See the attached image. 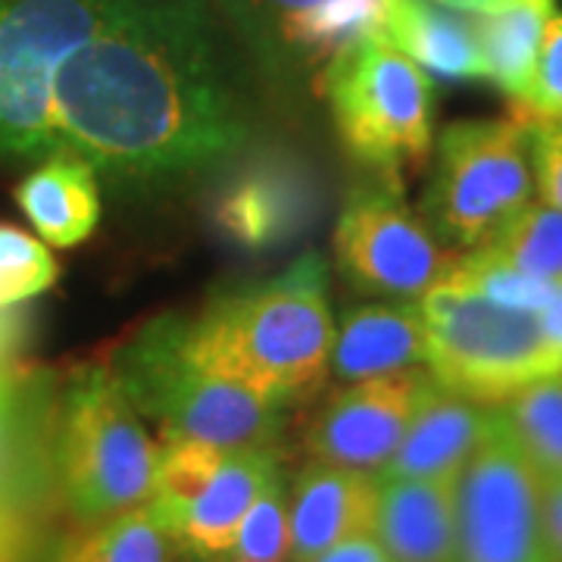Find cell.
<instances>
[{
    "mask_svg": "<svg viewBox=\"0 0 562 562\" xmlns=\"http://www.w3.org/2000/svg\"><path fill=\"white\" fill-rule=\"evenodd\" d=\"M372 535L391 562H457V479H379Z\"/></svg>",
    "mask_w": 562,
    "mask_h": 562,
    "instance_id": "17",
    "label": "cell"
},
{
    "mask_svg": "<svg viewBox=\"0 0 562 562\" xmlns=\"http://www.w3.org/2000/svg\"><path fill=\"white\" fill-rule=\"evenodd\" d=\"M428 335L419 301H382L350 306L335 328L328 369L353 384L425 366Z\"/></svg>",
    "mask_w": 562,
    "mask_h": 562,
    "instance_id": "16",
    "label": "cell"
},
{
    "mask_svg": "<svg viewBox=\"0 0 562 562\" xmlns=\"http://www.w3.org/2000/svg\"><path fill=\"white\" fill-rule=\"evenodd\" d=\"M557 10V0H516L497 13L472 16L487 81H494L516 106L528 101L543 29Z\"/></svg>",
    "mask_w": 562,
    "mask_h": 562,
    "instance_id": "22",
    "label": "cell"
},
{
    "mask_svg": "<svg viewBox=\"0 0 562 562\" xmlns=\"http://www.w3.org/2000/svg\"><path fill=\"white\" fill-rule=\"evenodd\" d=\"M525 122H528V140H531V169H535L538 198L562 210V120L525 116Z\"/></svg>",
    "mask_w": 562,
    "mask_h": 562,
    "instance_id": "30",
    "label": "cell"
},
{
    "mask_svg": "<svg viewBox=\"0 0 562 562\" xmlns=\"http://www.w3.org/2000/svg\"><path fill=\"white\" fill-rule=\"evenodd\" d=\"M166 441H203L220 450L272 447L281 431V406L241 384L225 382L194 362L184 347V319L162 316L147 325L110 366Z\"/></svg>",
    "mask_w": 562,
    "mask_h": 562,
    "instance_id": "4",
    "label": "cell"
},
{
    "mask_svg": "<svg viewBox=\"0 0 562 562\" xmlns=\"http://www.w3.org/2000/svg\"><path fill=\"white\" fill-rule=\"evenodd\" d=\"M379 35L428 76L443 81H487L472 16L435 0H387Z\"/></svg>",
    "mask_w": 562,
    "mask_h": 562,
    "instance_id": "19",
    "label": "cell"
},
{
    "mask_svg": "<svg viewBox=\"0 0 562 562\" xmlns=\"http://www.w3.org/2000/svg\"><path fill=\"white\" fill-rule=\"evenodd\" d=\"M176 541L150 506L101 522H76L38 550L35 562H172Z\"/></svg>",
    "mask_w": 562,
    "mask_h": 562,
    "instance_id": "23",
    "label": "cell"
},
{
    "mask_svg": "<svg viewBox=\"0 0 562 562\" xmlns=\"http://www.w3.org/2000/svg\"><path fill=\"white\" fill-rule=\"evenodd\" d=\"M50 250L16 225H0V310L44 294L57 281Z\"/></svg>",
    "mask_w": 562,
    "mask_h": 562,
    "instance_id": "28",
    "label": "cell"
},
{
    "mask_svg": "<svg viewBox=\"0 0 562 562\" xmlns=\"http://www.w3.org/2000/svg\"><path fill=\"white\" fill-rule=\"evenodd\" d=\"M225 450L203 441H166L160 447V462H157V479L150 491V513L157 522L169 531L179 525L184 509L201 497V491L216 475Z\"/></svg>",
    "mask_w": 562,
    "mask_h": 562,
    "instance_id": "26",
    "label": "cell"
},
{
    "mask_svg": "<svg viewBox=\"0 0 562 562\" xmlns=\"http://www.w3.org/2000/svg\"><path fill=\"white\" fill-rule=\"evenodd\" d=\"M60 157L113 181H169L228 160L247 120L201 0H128L54 81Z\"/></svg>",
    "mask_w": 562,
    "mask_h": 562,
    "instance_id": "1",
    "label": "cell"
},
{
    "mask_svg": "<svg viewBox=\"0 0 562 562\" xmlns=\"http://www.w3.org/2000/svg\"><path fill=\"white\" fill-rule=\"evenodd\" d=\"M22 213L54 247H76L101 220V191L91 166L72 157H50L16 191Z\"/></svg>",
    "mask_w": 562,
    "mask_h": 562,
    "instance_id": "21",
    "label": "cell"
},
{
    "mask_svg": "<svg viewBox=\"0 0 562 562\" xmlns=\"http://www.w3.org/2000/svg\"><path fill=\"white\" fill-rule=\"evenodd\" d=\"M50 462L76 522H101L150 501L160 443L110 366L79 369L60 391Z\"/></svg>",
    "mask_w": 562,
    "mask_h": 562,
    "instance_id": "3",
    "label": "cell"
},
{
    "mask_svg": "<svg viewBox=\"0 0 562 562\" xmlns=\"http://www.w3.org/2000/svg\"><path fill=\"white\" fill-rule=\"evenodd\" d=\"M128 0H0V157H60L54 81Z\"/></svg>",
    "mask_w": 562,
    "mask_h": 562,
    "instance_id": "7",
    "label": "cell"
},
{
    "mask_svg": "<svg viewBox=\"0 0 562 562\" xmlns=\"http://www.w3.org/2000/svg\"><path fill=\"white\" fill-rule=\"evenodd\" d=\"M441 7H450L457 13H465V16H484V13H497L503 7L516 3V0H435Z\"/></svg>",
    "mask_w": 562,
    "mask_h": 562,
    "instance_id": "35",
    "label": "cell"
},
{
    "mask_svg": "<svg viewBox=\"0 0 562 562\" xmlns=\"http://www.w3.org/2000/svg\"><path fill=\"white\" fill-rule=\"evenodd\" d=\"M491 419L494 406L431 384L379 479H460L465 462L484 441Z\"/></svg>",
    "mask_w": 562,
    "mask_h": 562,
    "instance_id": "15",
    "label": "cell"
},
{
    "mask_svg": "<svg viewBox=\"0 0 562 562\" xmlns=\"http://www.w3.org/2000/svg\"><path fill=\"white\" fill-rule=\"evenodd\" d=\"M541 506L550 553H553V562H562V475L541 479Z\"/></svg>",
    "mask_w": 562,
    "mask_h": 562,
    "instance_id": "32",
    "label": "cell"
},
{
    "mask_svg": "<svg viewBox=\"0 0 562 562\" xmlns=\"http://www.w3.org/2000/svg\"><path fill=\"white\" fill-rule=\"evenodd\" d=\"M322 91L344 147L382 179L401 181L406 166L428 160L435 144V81L382 35L335 54L322 69Z\"/></svg>",
    "mask_w": 562,
    "mask_h": 562,
    "instance_id": "6",
    "label": "cell"
},
{
    "mask_svg": "<svg viewBox=\"0 0 562 562\" xmlns=\"http://www.w3.org/2000/svg\"><path fill=\"white\" fill-rule=\"evenodd\" d=\"M457 562H553L541 475L501 409L457 479Z\"/></svg>",
    "mask_w": 562,
    "mask_h": 562,
    "instance_id": "9",
    "label": "cell"
},
{
    "mask_svg": "<svg viewBox=\"0 0 562 562\" xmlns=\"http://www.w3.org/2000/svg\"><path fill=\"white\" fill-rule=\"evenodd\" d=\"M516 110L531 120H562V10H557L543 29L528 101Z\"/></svg>",
    "mask_w": 562,
    "mask_h": 562,
    "instance_id": "29",
    "label": "cell"
},
{
    "mask_svg": "<svg viewBox=\"0 0 562 562\" xmlns=\"http://www.w3.org/2000/svg\"><path fill=\"white\" fill-rule=\"evenodd\" d=\"M310 562H391V557L384 553V547L375 535H357V538H347V541L325 550Z\"/></svg>",
    "mask_w": 562,
    "mask_h": 562,
    "instance_id": "33",
    "label": "cell"
},
{
    "mask_svg": "<svg viewBox=\"0 0 562 562\" xmlns=\"http://www.w3.org/2000/svg\"><path fill=\"white\" fill-rule=\"evenodd\" d=\"M497 409L538 475H562V372L516 391Z\"/></svg>",
    "mask_w": 562,
    "mask_h": 562,
    "instance_id": "24",
    "label": "cell"
},
{
    "mask_svg": "<svg viewBox=\"0 0 562 562\" xmlns=\"http://www.w3.org/2000/svg\"><path fill=\"white\" fill-rule=\"evenodd\" d=\"M247 41L279 66H328L335 54L379 35L387 0H222Z\"/></svg>",
    "mask_w": 562,
    "mask_h": 562,
    "instance_id": "12",
    "label": "cell"
},
{
    "mask_svg": "<svg viewBox=\"0 0 562 562\" xmlns=\"http://www.w3.org/2000/svg\"><path fill=\"white\" fill-rule=\"evenodd\" d=\"M310 206V188L284 166H260L247 172L216 203V225L244 247L284 241Z\"/></svg>",
    "mask_w": 562,
    "mask_h": 562,
    "instance_id": "20",
    "label": "cell"
},
{
    "mask_svg": "<svg viewBox=\"0 0 562 562\" xmlns=\"http://www.w3.org/2000/svg\"><path fill=\"white\" fill-rule=\"evenodd\" d=\"M379 475L331 462L303 465L288 491L291 562H310L347 538L372 535Z\"/></svg>",
    "mask_w": 562,
    "mask_h": 562,
    "instance_id": "14",
    "label": "cell"
},
{
    "mask_svg": "<svg viewBox=\"0 0 562 562\" xmlns=\"http://www.w3.org/2000/svg\"><path fill=\"white\" fill-rule=\"evenodd\" d=\"M35 509L0 503V562H35Z\"/></svg>",
    "mask_w": 562,
    "mask_h": 562,
    "instance_id": "31",
    "label": "cell"
},
{
    "mask_svg": "<svg viewBox=\"0 0 562 562\" xmlns=\"http://www.w3.org/2000/svg\"><path fill=\"white\" fill-rule=\"evenodd\" d=\"M484 250L528 279L557 288L562 281V210L531 201L503 225L494 241L484 244Z\"/></svg>",
    "mask_w": 562,
    "mask_h": 562,
    "instance_id": "25",
    "label": "cell"
},
{
    "mask_svg": "<svg viewBox=\"0 0 562 562\" xmlns=\"http://www.w3.org/2000/svg\"><path fill=\"white\" fill-rule=\"evenodd\" d=\"M279 469L272 447L225 450L216 475L172 528L176 547L188 550L194 560L220 562L235 541L244 516Z\"/></svg>",
    "mask_w": 562,
    "mask_h": 562,
    "instance_id": "18",
    "label": "cell"
},
{
    "mask_svg": "<svg viewBox=\"0 0 562 562\" xmlns=\"http://www.w3.org/2000/svg\"><path fill=\"white\" fill-rule=\"evenodd\" d=\"M531 140L522 113L447 125L422 198V220L447 250H479L535 201Z\"/></svg>",
    "mask_w": 562,
    "mask_h": 562,
    "instance_id": "8",
    "label": "cell"
},
{
    "mask_svg": "<svg viewBox=\"0 0 562 562\" xmlns=\"http://www.w3.org/2000/svg\"><path fill=\"white\" fill-rule=\"evenodd\" d=\"M20 328L0 310V503L35 509L54 482L47 391L16 360Z\"/></svg>",
    "mask_w": 562,
    "mask_h": 562,
    "instance_id": "13",
    "label": "cell"
},
{
    "mask_svg": "<svg viewBox=\"0 0 562 562\" xmlns=\"http://www.w3.org/2000/svg\"><path fill=\"white\" fill-rule=\"evenodd\" d=\"M335 257L353 291L391 301L425 297L457 260L391 179L350 191L335 228Z\"/></svg>",
    "mask_w": 562,
    "mask_h": 562,
    "instance_id": "10",
    "label": "cell"
},
{
    "mask_svg": "<svg viewBox=\"0 0 562 562\" xmlns=\"http://www.w3.org/2000/svg\"><path fill=\"white\" fill-rule=\"evenodd\" d=\"M428 369H403L344 387L306 435L313 460L379 475L397 453L422 397L431 387Z\"/></svg>",
    "mask_w": 562,
    "mask_h": 562,
    "instance_id": "11",
    "label": "cell"
},
{
    "mask_svg": "<svg viewBox=\"0 0 562 562\" xmlns=\"http://www.w3.org/2000/svg\"><path fill=\"white\" fill-rule=\"evenodd\" d=\"M538 316H541L543 331L550 335V341L562 347V281L553 288V297H550V303L543 306Z\"/></svg>",
    "mask_w": 562,
    "mask_h": 562,
    "instance_id": "34",
    "label": "cell"
},
{
    "mask_svg": "<svg viewBox=\"0 0 562 562\" xmlns=\"http://www.w3.org/2000/svg\"><path fill=\"white\" fill-rule=\"evenodd\" d=\"M331 344L328 269L319 254L184 319V347L198 366L281 409L325 379Z\"/></svg>",
    "mask_w": 562,
    "mask_h": 562,
    "instance_id": "2",
    "label": "cell"
},
{
    "mask_svg": "<svg viewBox=\"0 0 562 562\" xmlns=\"http://www.w3.org/2000/svg\"><path fill=\"white\" fill-rule=\"evenodd\" d=\"M419 303L428 335L425 369L443 391L497 406L562 372V347L550 341L538 313L491 301L450 269Z\"/></svg>",
    "mask_w": 562,
    "mask_h": 562,
    "instance_id": "5",
    "label": "cell"
},
{
    "mask_svg": "<svg viewBox=\"0 0 562 562\" xmlns=\"http://www.w3.org/2000/svg\"><path fill=\"white\" fill-rule=\"evenodd\" d=\"M220 562H291L288 487L281 482V469L266 482Z\"/></svg>",
    "mask_w": 562,
    "mask_h": 562,
    "instance_id": "27",
    "label": "cell"
}]
</instances>
